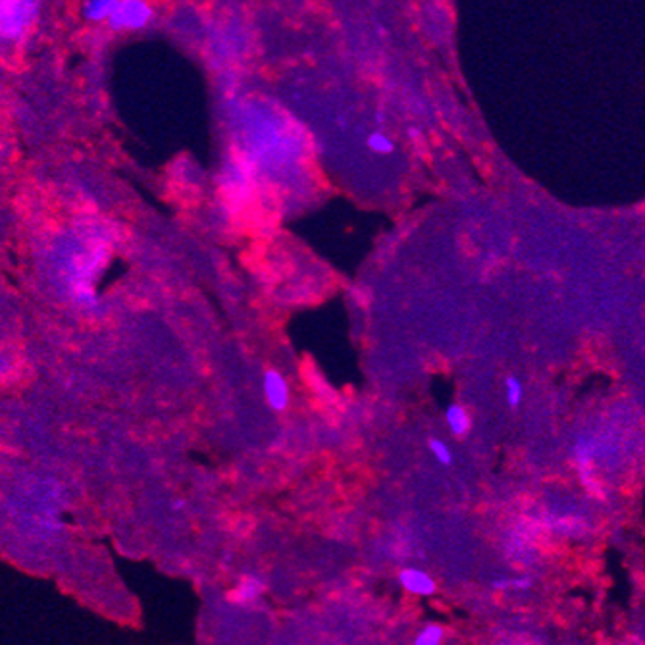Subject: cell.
I'll list each match as a JSON object with an SVG mask.
<instances>
[{"label":"cell","instance_id":"2","mask_svg":"<svg viewBox=\"0 0 645 645\" xmlns=\"http://www.w3.org/2000/svg\"><path fill=\"white\" fill-rule=\"evenodd\" d=\"M152 18V8L139 0H117L116 10L108 18L112 30H143Z\"/></svg>","mask_w":645,"mask_h":645},{"label":"cell","instance_id":"9","mask_svg":"<svg viewBox=\"0 0 645 645\" xmlns=\"http://www.w3.org/2000/svg\"><path fill=\"white\" fill-rule=\"evenodd\" d=\"M534 586V578L532 576H519V578H495L491 582V587L497 591H508V589H517V591H526Z\"/></svg>","mask_w":645,"mask_h":645},{"label":"cell","instance_id":"6","mask_svg":"<svg viewBox=\"0 0 645 645\" xmlns=\"http://www.w3.org/2000/svg\"><path fill=\"white\" fill-rule=\"evenodd\" d=\"M445 420H447V426H449L451 433H453V435H457V438L466 435V433L470 431V426H472L468 411H466L464 407H460V405H449V407H447Z\"/></svg>","mask_w":645,"mask_h":645},{"label":"cell","instance_id":"5","mask_svg":"<svg viewBox=\"0 0 645 645\" xmlns=\"http://www.w3.org/2000/svg\"><path fill=\"white\" fill-rule=\"evenodd\" d=\"M264 593V582L262 578H258L256 574H245L239 580V584L235 586V589L229 591V601L235 605H253L254 601H258Z\"/></svg>","mask_w":645,"mask_h":645},{"label":"cell","instance_id":"1","mask_svg":"<svg viewBox=\"0 0 645 645\" xmlns=\"http://www.w3.org/2000/svg\"><path fill=\"white\" fill-rule=\"evenodd\" d=\"M35 8L31 2H0V39H20L30 27Z\"/></svg>","mask_w":645,"mask_h":645},{"label":"cell","instance_id":"3","mask_svg":"<svg viewBox=\"0 0 645 645\" xmlns=\"http://www.w3.org/2000/svg\"><path fill=\"white\" fill-rule=\"evenodd\" d=\"M397 580L405 591L418 597H431L435 593V580L422 568H403L397 574Z\"/></svg>","mask_w":645,"mask_h":645},{"label":"cell","instance_id":"8","mask_svg":"<svg viewBox=\"0 0 645 645\" xmlns=\"http://www.w3.org/2000/svg\"><path fill=\"white\" fill-rule=\"evenodd\" d=\"M445 637V630L443 626L438 622H428V624L422 628L420 632L416 634L412 645H441Z\"/></svg>","mask_w":645,"mask_h":645},{"label":"cell","instance_id":"10","mask_svg":"<svg viewBox=\"0 0 645 645\" xmlns=\"http://www.w3.org/2000/svg\"><path fill=\"white\" fill-rule=\"evenodd\" d=\"M505 397H507L508 407H512V409H517L520 403H522V397H524V387H522V383H520L519 378L508 376L507 380H505Z\"/></svg>","mask_w":645,"mask_h":645},{"label":"cell","instance_id":"4","mask_svg":"<svg viewBox=\"0 0 645 645\" xmlns=\"http://www.w3.org/2000/svg\"><path fill=\"white\" fill-rule=\"evenodd\" d=\"M262 387H264L266 401L274 411L282 412L287 409V405H289V387H287V381H285V378L280 372H266L264 380H262Z\"/></svg>","mask_w":645,"mask_h":645},{"label":"cell","instance_id":"11","mask_svg":"<svg viewBox=\"0 0 645 645\" xmlns=\"http://www.w3.org/2000/svg\"><path fill=\"white\" fill-rule=\"evenodd\" d=\"M428 447H430L431 455L438 459V462H441V464H451L453 462V453H451L447 443L433 438V440L428 441Z\"/></svg>","mask_w":645,"mask_h":645},{"label":"cell","instance_id":"12","mask_svg":"<svg viewBox=\"0 0 645 645\" xmlns=\"http://www.w3.org/2000/svg\"><path fill=\"white\" fill-rule=\"evenodd\" d=\"M368 147L374 150V152H380V155H389L393 152V141L387 135H383V133H372L370 137H368Z\"/></svg>","mask_w":645,"mask_h":645},{"label":"cell","instance_id":"7","mask_svg":"<svg viewBox=\"0 0 645 645\" xmlns=\"http://www.w3.org/2000/svg\"><path fill=\"white\" fill-rule=\"evenodd\" d=\"M117 0H91L83 6V16L91 21L108 20L116 10Z\"/></svg>","mask_w":645,"mask_h":645}]
</instances>
